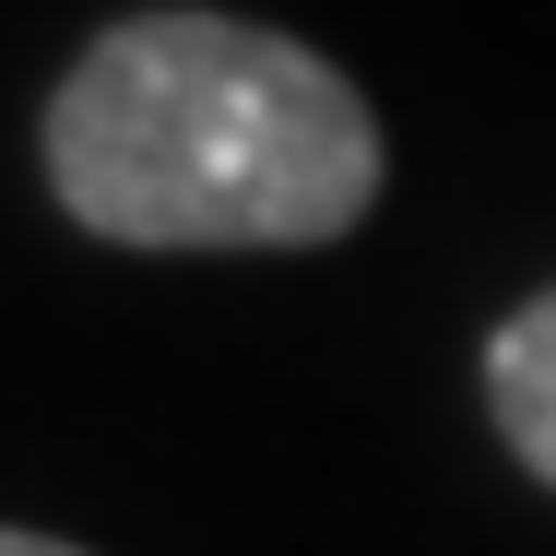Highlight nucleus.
<instances>
[{
	"mask_svg": "<svg viewBox=\"0 0 556 556\" xmlns=\"http://www.w3.org/2000/svg\"><path fill=\"white\" fill-rule=\"evenodd\" d=\"M48 178L118 249H320L379 202V118L273 24L130 12L48 108Z\"/></svg>",
	"mask_w": 556,
	"mask_h": 556,
	"instance_id": "1",
	"label": "nucleus"
},
{
	"mask_svg": "<svg viewBox=\"0 0 556 556\" xmlns=\"http://www.w3.org/2000/svg\"><path fill=\"white\" fill-rule=\"evenodd\" d=\"M0 556H84V545H60V533H12Z\"/></svg>",
	"mask_w": 556,
	"mask_h": 556,
	"instance_id": "3",
	"label": "nucleus"
},
{
	"mask_svg": "<svg viewBox=\"0 0 556 556\" xmlns=\"http://www.w3.org/2000/svg\"><path fill=\"white\" fill-rule=\"evenodd\" d=\"M485 403H497V439L556 485V296H533L521 320H497V343H485Z\"/></svg>",
	"mask_w": 556,
	"mask_h": 556,
	"instance_id": "2",
	"label": "nucleus"
}]
</instances>
